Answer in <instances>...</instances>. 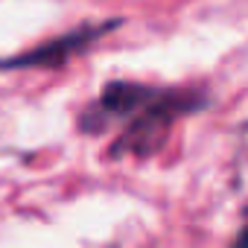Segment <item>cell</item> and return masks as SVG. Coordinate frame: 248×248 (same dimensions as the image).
Instances as JSON below:
<instances>
[{"mask_svg": "<svg viewBox=\"0 0 248 248\" xmlns=\"http://www.w3.org/2000/svg\"><path fill=\"white\" fill-rule=\"evenodd\" d=\"M123 21L120 18H111V21H99V24H82L59 38H50L44 41L41 47H32L27 53H18V56H9V59H0V70H30V67H62L67 64L73 56L85 53L91 44H96L102 35L120 30Z\"/></svg>", "mask_w": 248, "mask_h": 248, "instance_id": "cell-2", "label": "cell"}, {"mask_svg": "<svg viewBox=\"0 0 248 248\" xmlns=\"http://www.w3.org/2000/svg\"><path fill=\"white\" fill-rule=\"evenodd\" d=\"M233 245H239V248H242V245H248V225H245V228L233 236Z\"/></svg>", "mask_w": 248, "mask_h": 248, "instance_id": "cell-3", "label": "cell"}, {"mask_svg": "<svg viewBox=\"0 0 248 248\" xmlns=\"http://www.w3.org/2000/svg\"><path fill=\"white\" fill-rule=\"evenodd\" d=\"M210 102L202 88H158L146 93V99L126 117V126L108 146V161L120 158H152L170 138L172 126L184 117L204 111Z\"/></svg>", "mask_w": 248, "mask_h": 248, "instance_id": "cell-1", "label": "cell"}]
</instances>
